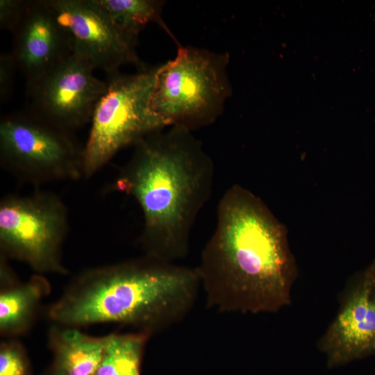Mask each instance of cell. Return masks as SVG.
Masks as SVG:
<instances>
[{"mask_svg": "<svg viewBox=\"0 0 375 375\" xmlns=\"http://www.w3.org/2000/svg\"><path fill=\"white\" fill-rule=\"evenodd\" d=\"M67 228L65 206L53 193L10 195L0 203L1 249L37 272H67L61 249Z\"/></svg>", "mask_w": 375, "mask_h": 375, "instance_id": "obj_6", "label": "cell"}, {"mask_svg": "<svg viewBox=\"0 0 375 375\" xmlns=\"http://www.w3.org/2000/svg\"><path fill=\"white\" fill-rule=\"evenodd\" d=\"M109 15L112 22L133 45L136 47L140 31L150 22H156L169 35L171 32L161 17L163 1L94 0Z\"/></svg>", "mask_w": 375, "mask_h": 375, "instance_id": "obj_14", "label": "cell"}, {"mask_svg": "<svg viewBox=\"0 0 375 375\" xmlns=\"http://www.w3.org/2000/svg\"><path fill=\"white\" fill-rule=\"evenodd\" d=\"M176 44L174 58L157 67L149 107L166 127L192 131L212 124L224 111L232 93L229 54Z\"/></svg>", "mask_w": 375, "mask_h": 375, "instance_id": "obj_4", "label": "cell"}, {"mask_svg": "<svg viewBox=\"0 0 375 375\" xmlns=\"http://www.w3.org/2000/svg\"><path fill=\"white\" fill-rule=\"evenodd\" d=\"M12 34L11 53L25 76L26 87L42 79L73 53L67 33L46 0L28 1Z\"/></svg>", "mask_w": 375, "mask_h": 375, "instance_id": "obj_11", "label": "cell"}, {"mask_svg": "<svg viewBox=\"0 0 375 375\" xmlns=\"http://www.w3.org/2000/svg\"><path fill=\"white\" fill-rule=\"evenodd\" d=\"M104 337H94L74 327L53 328L50 344L53 352V375H95Z\"/></svg>", "mask_w": 375, "mask_h": 375, "instance_id": "obj_12", "label": "cell"}, {"mask_svg": "<svg viewBox=\"0 0 375 375\" xmlns=\"http://www.w3.org/2000/svg\"><path fill=\"white\" fill-rule=\"evenodd\" d=\"M195 268L207 306L221 312H276L291 303L297 276L286 228L238 184L220 199L215 230Z\"/></svg>", "mask_w": 375, "mask_h": 375, "instance_id": "obj_1", "label": "cell"}, {"mask_svg": "<svg viewBox=\"0 0 375 375\" xmlns=\"http://www.w3.org/2000/svg\"><path fill=\"white\" fill-rule=\"evenodd\" d=\"M24 356L19 346L3 343L0 349V375H26Z\"/></svg>", "mask_w": 375, "mask_h": 375, "instance_id": "obj_16", "label": "cell"}, {"mask_svg": "<svg viewBox=\"0 0 375 375\" xmlns=\"http://www.w3.org/2000/svg\"><path fill=\"white\" fill-rule=\"evenodd\" d=\"M149 337L138 331L104 336L95 375H140L142 353Z\"/></svg>", "mask_w": 375, "mask_h": 375, "instance_id": "obj_15", "label": "cell"}, {"mask_svg": "<svg viewBox=\"0 0 375 375\" xmlns=\"http://www.w3.org/2000/svg\"><path fill=\"white\" fill-rule=\"evenodd\" d=\"M49 290V283L40 276L3 290L0 294L1 333H15L24 329L36 306Z\"/></svg>", "mask_w": 375, "mask_h": 375, "instance_id": "obj_13", "label": "cell"}, {"mask_svg": "<svg viewBox=\"0 0 375 375\" xmlns=\"http://www.w3.org/2000/svg\"><path fill=\"white\" fill-rule=\"evenodd\" d=\"M201 288L196 268L145 255L82 273L49 316L69 327L118 323L151 336L182 322Z\"/></svg>", "mask_w": 375, "mask_h": 375, "instance_id": "obj_3", "label": "cell"}, {"mask_svg": "<svg viewBox=\"0 0 375 375\" xmlns=\"http://www.w3.org/2000/svg\"><path fill=\"white\" fill-rule=\"evenodd\" d=\"M157 67L108 74L107 88L94 108L83 148V176L90 177L121 149L167 128L149 110Z\"/></svg>", "mask_w": 375, "mask_h": 375, "instance_id": "obj_5", "label": "cell"}, {"mask_svg": "<svg viewBox=\"0 0 375 375\" xmlns=\"http://www.w3.org/2000/svg\"><path fill=\"white\" fill-rule=\"evenodd\" d=\"M67 131L33 114L3 117L0 123L1 165L35 183L81 177L83 149Z\"/></svg>", "mask_w": 375, "mask_h": 375, "instance_id": "obj_7", "label": "cell"}, {"mask_svg": "<svg viewBox=\"0 0 375 375\" xmlns=\"http://www.w3.org/2000/svg\"><path fill=\"white\" fill-rule=\"evenodd\" d=\"M17 67L11 53H1L0 57V99L4 102L10 95L15 69Z\"/></svg>", "mask_w": 375, "mask_h": 375, "instance_id": "obj_18", "label": "cell"}, {"mask_svg": "<svg viewBox=\"0 0 375 375\" xmlns=\"http://www.w3.org/2000/svg\"><path fill=\"white\" fill-rule=\"evenodd\" d=\"M67 33L73 53L107 75L126 64L146 68L131 44L94 0H46Z\"/></svg>", "mask_w": 375, "mask_h": 375, "instance_id": "obj_9", "label": "cell"}, {"mask_svg": "<svg viewBox=\"0 0 375 375\" xmlns=\"http://www.w3.org/2000/svg\"><path fill=\"white\" fill-rule=\"evenodd\" d=\"M167 128L134 146L115 187L140 208L145 255L176 262L188 253L192 226L212 193L215 165L191 130Z\"/></svg>", "mask_w": 375, "mask_h": 375, "instance_id": "obj_2", "label": "cell"}, {"mask_svg": "<svg viewBox=\"0 0 375 375\" xmlns=\"http://www.w3.org/2000/svg\"><path fill=\"white\" fill-rule=\"evenodd\" d=\"M94 68L72 53L42 79L27 88L31 114L65 131L92 119L107 88L94 76Z\"/></svg>", "mask_w": 375, "mask_h": 375, "instance_id": "obj_8", "label": "cell"}, {"mask_svg": "<svg viewBox=\"0 0 375 375\" xmlns=\"http://www.w3.org/2000/svg\"><path fill=\"white\" fill-rule=\"evenodd\" d=\"M318 347L330 367L375 353V262L351 280Z\"/></svg>", "mask_w": 375, "mask_h": 375, "instance_id": "obj_10", "label": "cell"}, {"mask_svg": "<svg viewBox=\"0 0 375 375\" xmlns=\"http://www.w3.org/2000/svg\"><path fill=\"white\" fill-rule=\"evenodd\" d=\"M28 1L1 0L0 26L1 28L13 32L26 10Z\"/></svg>", "mask_w": 375, "mask_h": 375, "instance_id": "obj_17", "label": "cell"}]
</instances>
